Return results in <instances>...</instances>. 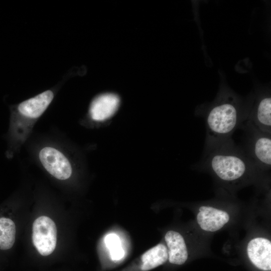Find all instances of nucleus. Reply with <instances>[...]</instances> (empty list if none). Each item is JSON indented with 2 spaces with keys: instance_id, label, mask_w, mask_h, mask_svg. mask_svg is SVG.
<instances>
[{
  "instance_id": "f257e3e1",
  "label": "nucleus",
  "mask_w": 271,
  "mask_h": 271,
  "mask_svg": "<svg viewBox=\"0 0 271 271\" xmlns=\"http://www.w3.org/2000/svg\"><path fill=\"white\" fill-rule=\"evenodd\" d=\"M197 164L225 182L236 181L261 170L233 140L204 147L202 158Z\"/></svg>"
},
{
  "instance_id": "f03ea898",
  "label": "nucleus",
  "mask_w": 271,
  "mask_h": 271,
  "mask_svg": "<svg viewBox=\"0 0 271 271\" xmlns=\"http://www.w3.org/2000/svg\"><path fill=\"white\" fill-rule=\"evenodd\" d=\"M232 96L223 95L206 114L205 147L226 142L232 139L234 132L245 122L247 114L239 109Z\"/></svg>"
},
{
  "instance_id": "7ed1b4c3",
  "label": "nucleus",
  "mask_w": 271,
  "mask_h": 271,
  "mask_svg": "<svg viewBox=\"0 0 271 271\" xmlns=\"http://www.w3.org/2000/svg\"><path fill=\"white\" fill-rule=\"evenodd\" d=\"M55 89L47 90L11 107L10 137L13 142L22 141L31 124L39 118L52 102Z\"/></svg>"
},
{
  "instance_id": "20e7f679",
  "label": "nucleus",
  "mask_w": 271,
  "mask_h": 271,
  "mask_svg": "<svg viewBox=\"0 0 271 271\" xmlns=\"http://www.w3.org/2000/svg\"><path fill=\"white\" fill-rule=\"evenodd\" d=\"M245 132L243 150L260 170L271 166V134L260 131L245 121L241 127Z\"/></svg>"
},
{
  "instance_id": "39448f33",
  "label": "nucleus",
  "mask_w": 271,
  "mask_h": 271,
  "mask_svg": "<svg viewBox=\"0 0 271 271\" xmlns=\"http://www.w3.org/2000/svg\"><path fill=\"white\" fill-rule=\"evenodd\" d=\"M32 240L38 252L43 256L51 254L57 243V227L49 217L42 216L34 222Z\"/></svg>"
},
{
  "instance_id": "423d86ee",
  "label": "nucleus",
  "mask_w": 271,
  "mask_h": 271,
  "mask_svg": "<svg viewBox=\"0 0 271 271\" xmlns=\"http://www.w3.org/2000/svg\"><path fill=\"white\" fill-rule=\"evenodd\" d=\"M39 158L45 170L55 178L64 180L70 177L72 171L70 163L59 150L45 147L40 151Z\"/></svg>"
},
{
  "instance_id": "0eeeda50",
  "label": "nucleus",
  "mask_w": 271,
  "mask_h": 271,
  "mask_svg": "<svg viewBox=\"0 0 271 271\" xmlns=\"http://www.w3.org/2000/svg\"><path fill=\"white\" fill-rule=\"evenodd\" d=\"M247 252L252 263L258 268L266 271L271 269V242L263 237L251 240Z\"/></svg>"
},
{
  "instance_id": "6e6552de",
  "label": "nucleus",
  "mask_w": 271,
  "mask_h": 271,
  "mask_svg": "<svg viewBox=\"0 0 271 271\" xmlns=\"http://www.w3.org/2000/svg\"><path fill=\"white\" fill-rule=\"evenodd\" d=\"M119 104L118 96L112 93L99 95L92 101L89 107L91 118L97 121L105 120L112 116Z\"/></svg>"
},
{
  "instance_id": "1a4fd4ad",
  "label": "nucleus",
  "mask_w": 271,
  "mask_h": 271,
  "mask_svg": "<svg viewBox=\"0 0 271 271\" xmlns=\"http://www.w3.org/2000/svg\"><path fill=\"white\" fill-rule=\"evenodd\" d=\"M229 220L225 211L210 206H201L197 215V221L203 230L214 232L221 229Z\"/></svg>"
},
{
  "instance_id": "9d476101",
  "label": "nucleus",
  "mask_w": 271,
  "mask_h": 271,
  "mask_svg": "<svg viewBox=\"0 0 271 271\" xmlns=\"http://www.w3.org/2000/svg\"><path fill=\"white\" fill-rule=\"evenodd\" d=\"M246 121L260 131L271 134V98L266 96L260 99L255 109L247 114Z\"/></svg>"
},
{
  "instance_id": "9b49d317",
  "label": "nucleus",
  "mask_w": 271,
  "mask_h": 271,
  "mask_svg": "<svg viewBox=\"0 0 271 271\" xmlns=\"http://www.w3.org/2000/svg\"><path fill=\"white\" fill-rule=\"evenodd\" d=\"M165 239L170 262L178 265L184 263L188 258V251L183 236L179 232L170 230L166 233Z\"/></svg>"
},
{
  "instance_id": "f8f14e48",
  "label": "nucleus",
  "mask_w": 271,
  "mask_h": 271,
  "mask_svg": "<svg viewBox=\"0 0 271 271\" xmlns=\"http://www.w3.org/2000/svg\"><path fill=\"white\" fill-rule=\"evenodd\" d=\"M168 259V251L166 246L158 244L145 252L141 257V269L148 271L164 263Z\"/></svg>"
},
{
  "instance_id": "ddd939ff",
  "label": "nucleus",
  "mask_w": 271,
  "mask_h": 271,
  "mask_svg": "<svg viewBox=\"0 0 271 271\" xmlns=\"http://www.w3.org/2000/svg\"><path fill=\"white\" fill-rule=\"evenodd\" d=\"M16 237V225L10 218L0 217V249L8 250L13 246Z\"/></svg>"
},
{
  "instance_id": "4468645a",
  "label": "nucleus",
  "mask_w": 271,
  "mask_h": 271,
  "mask_svg": "<svg viewBox=\"0 0 271 271\" xmlns=\"http://www.w3.org/2000/svg\"><path fill=\"white\" fill-rule=\"evenodd\" d=\"M106 246L110 251L111 257L113 260L121 259L124 256V250L122 249L118 236L114 234H109L104 238Z\"/></svg>"
}]
</instances>
